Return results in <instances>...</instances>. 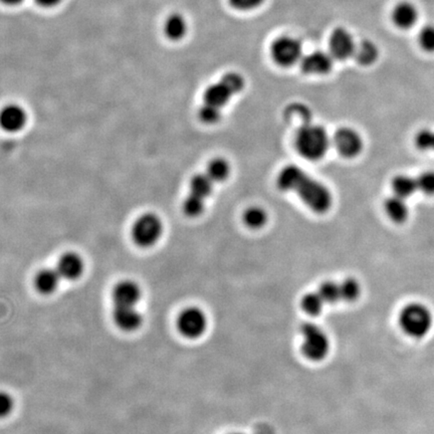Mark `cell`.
I'll use <instances>...</instances> for the list:
<instances>
[{"instance_id":"obj_32","label":"cell","mask_w":434,"mask_h":434,"mask_svg":"<svg viewBox=\"0 0 434 434\" xmlns=\"http://www.w3.org/2000/svg\"><path fill=\"white\" fill-rule=\"evenodd\" d=\"M417 188L424 194L433 195L434 194V172L428 171L421 174L416 179Z\"/></svg>"},{"instance_id":"obj_3","label":"cell","mask_w":434,"mask_h":434,"mask_svg":"<svg viewBox=\"0 0 434 434\" xmlns=\"http://www.w3.org/2000/svg\"><path fill=\"white\" fill-rule=\"evenodd\" d=\"M399 326L407 336L414 339L425 337L433 328V318L423 304L407 305L399 315Z\"/></svg>"},{"instance_id":"obj_4","label":"cell","mask_w":434,"mask_h":434,"mask_svg":"<svg viewBox=\"0 0 434 434\" xmlns=\"http://www.w3.org/2000/svg\"><path fill=\"white\" fill-rule=\"evenodd\" d=\"M163 234V223L158 215L146 213L136 220L132 229L135 244L141 247H150L158 242Z\"/></svg>"},{"instance_id":"obj_13","label":"cell","mask_w":434,"mask_h":434,"mask_svg":"<svg viewBox=\"0 0 434 434\" xmlns=\"http://www.w3.org/2000/svg\"><path fill=\"white\" fill-rule=\"evenodd\" d=\"M113 319L118 328L126 332L136 331L143 322L136 307H114Z\"/></svg>"},{"instance_id":"obj_10","label":"cell","mask_w":434,"mask_h":434,"mask_svg":"<svg viewBox=\"0 0 434 434\" xmlns=\"http://www.w3.org/2000/svg\"><path fill=\"white\" fill-rule=\"evenodd\" d=\"M28 123V114L18 105H9L0 111V128L9 133H18Z\"/></svg>"},{"instance_id":"obj_33","label":"cell","mask_w":434,"mask_h":434,"mask_svg":"<svg viewBox=\"0 0 434 434\" xmlns=\"http://www.w3.org/2000/svg\"><path fill=\"white\" fill-rule=\"evenodd\" d=\"M416 146L421 150H434V132L429 129L419 131L416 137Z\"/></svg>"},{"instance_id":"obj_30","label":"cell","mask_w":434,"mask_h":434,"mask_svg":"<svg viewBox=\"0 0 434 434\" xmlns=\"http://www.w3.org/2000/svg\"><path fill=\"white\" fill-rule=\"evenodd\" d=\"M200 120L203 123L212 124L217 123L218 121L222 118V111L218 107L210 105V104H205L201 107L200 112H198Z\"/></svg>"},{"instance_id":"obj_29","label":"cell","mask_w":434,"mask_h":434,"mask_svg":"<svg viewBox=\"0 0 434 434\" xmlns=\"http://www.w3.org/2000/svg\"><path fill=\"white\" fill-rule=\"evenodd\" d=\"M318 293L323 298L325 303L334 304V303L338 302V300H342L340 283L334 282L322 283L321 287L319 288V292Z\"/></svg>"},{"instance_id":"obj_18","label":"cell","mask_w":434,"mask_h":434,"mask_svg":"<svg viewBox=\"0 0 434 434\" xmlns=\"http://www.w3.org/2000/svg\"><path fill=\"white\" fill-rule=\"evenodd\" d=\"M378 48L372 40H364L356 45L353 57L361 65H371L377 60Z\"/></svg>"},{"instance_id":"obj_37","label":"cell","mask_w":434,"mask_h":434,"mask_svg":"<svg viewBox=\"0 0 434 434\" xmlns=\"http://www.w3.org/2000/svg\"><path fill=\"white\" fill-rule=\"evenodd\" d=\"M254 434H275V431L268 425H259Z\"/></svg>"},{"instance_id":"obj_25","label":"cell","mask_w":434,"mask_h":434,"mask_svg":"<svg viewBox=\"0 0 434 434\" xmlns=\"http://www.w3.org/2000/svg\"><path fill=\"white\" fill-rule=\"evenodd\" d=\"M286 115L291 122L299 123V127L305 125V124L310 123L312 117L309 108L303 105V104H292V105L288 106L287 111H286Z\"/></svg>"},{"instance_id":"obj_17","label":"cell","mask_w":434,"mask_h":434,"mask_svg":"<svg viewBox=\"0 0 434 434\" xmlns=\"http://www.w3.org/2000/svg\"><path fill=\"white\" fill-rule=\"evenodd\" d=\"M60 278H62V276H60L59 271L57 270L45 268L36 276V288L41 293L50 295L59 287Z\"/></svg>"},{"instance_id":"obj_19","label":"cell","mask_w":434,"mask_h":434,"mask_svg":"<svg viewBox=\"0 0 434 434\" xmlns=\"http://www.w3.org/2000/svg\"><path fill=\"white\" fill-rule=\"evenodd\" d=\"M385 212L390 219L395 222H403L408 217V207L403 198L394 195L385 201Z\"/></svg>"},{"instance_id":"obj_21","label":"cell","mask_w":434,"mask_h":434,"mask_svg":"<svg viewBox=\"0 0 434 434\" xmlns=\"http://www.w3.org/2000/svg\"><path fill=\"white\" fill-rule=\"evenodd\" d=\"M244 222L251 229H259L268 222V213L264 208L251 206L244 213Z\"/></svg>"},{"instance_id":"obj_26","label":"cell","mask_w":434,"mask_h":434,"mask_svg":"<svg viewBox=\"0 0 434 434\" xmlns=\"http://www.w3.org/2000/svg\"><path fill=\"white\" fill-rule=\"evenodd\" d=\"M205 200L195 194L189 193L183 202V212L189 217H197L205 212Z\"/></svg>"},{"instance_id":"obj_16","label":"cell","mask_w":434,"mask_h":434,"mask_svg":"<svg viewBox=\"0 0 434 434\" xmlns=\"http://www.w3.org/2000/svg\"><path fill=\"white\" fill-rule=\"evenodd\" d=\"M234 94V91L222 79L217 84H213L206 89L205 103L222 109L223 106L229 103Z\"/></svg>"},{"instance_id":"obj_1","label":"cell","mask_w":434,"mask_h":434,"mask_svg":"<svg viewBox=\"0 0 434 434\" xmlns=\"http://www.w3.org/2000/svg\"><path fill=\"white\" fill-rule=\"evenodd\" d=\"M278 186L283 191L297 194L300 200L318 215L329 212L333 203L329 189L295 165H288L282 169L278 176Z\"/></svg>"},{"instance_id":"obj_39","label":"cell","mask_w":434,"mask_h":434,"mask_svg":"<svg viewBox=\"0 0 434 434\" xmlns=\"http://www.w3.org/2000/svg\"><path fill=\"white\" fill-rule=\"evenodd\" d=\"M235 434H239V433H235Z\"/></svg>"},{"instance_id":"obj_27","label":"cell","mask_w":434,"mask_h":434,"mask_svg":"<svg viewBox=\"0 0 434 434\" xmlns=\"http://www.w3.org/2000/svg\"><path fill=\"white\" fill-rule=\"evenodd\" d=\"M325 304L326 303L324 302L323 298L320 295L319 293H308L302 300L303 309L311 316H317L323 311Z\"/></svg>"},{"instance_id":"obj_20","label":"cell","mask_w":434,"mask_h":434,"mask_svg":"<svg viewBox=\"0 0 434 434\" xmlns=\"http://www.w3.org/2000/svg\"><path fill=\"white\" fill-rule=\"evenodd\" d=\"M164 31L170 40H181L188 31V23L180 14H171L165 23Z\"/></svg>"},{"instance_id":"obj_22","label":"cell","mask_w":434,"mask_h":434,"mask_svg":"<svg viewBox=\"0 0 434 434\" xmlns=\"http://www.w3.org/2000/svg\"><path fill=\"white\" fill-rule=\"evenodd\" d=\"M392 188L395 195L401 198H407L413 195L417 190V183L416 179L406 175H399L395 177L392 181Z\"/></svg>"},{"instance_id":"obj_12","label":"cell","mask_w":434,"mask_h":434,"mask_svg":"<svg viewBox=\"0 0 434 434\" xmlns=\"http://www.w3.org/2000/svg\"><path fill=\"white\" fill-rule=\"evenodd\" d=\"M332 67H333V57L321 50L305 55L300 62L302 71L308 75L328 74Z\"/></svg>"},{"instance_id":"obj_36","label":"cell","mask_w":434,"mask_h":434,"mask_svg":"<svg viewBox=\"0 0 434 434\" xmlns=\"http://www.w3.org/2000/svg\"><path fill=\"white\" fill-rule=\"evenodd\" d=\"M40 6L53 7L60 4L62 0H36Z\"/></svg>"},{"instance_id":"obj_28","label":"cell","mask_w":434,"mask_h":434,"mask_svg":"<svg viewBox=\"0 0 434 434\" xmlns=\"http://www.w3.org/2000/svg\"><path fill=\"white\" fill-rule=\"evenodd\" d=\"M340 290L341 300H345V302H354L360 297V283L354 278H347L343 283H340Z\"/></svg>"},{"instance_id":"obj_5","label":"cell","mask_w":434,"mask_h":434,"mask_svg":"<svg viewBox=\"0 0 434 434\" xmlns=\"http://www.w3.org/2000/svg\"><path fill=\"white\" fill-rule=\"evenodd\" d=\"M303 352L313 361L323 360L328 355L330 341L326 333L315 324H305L302 327Z\"/></svg>"},{"instance_id":"obj_23","label":"cell","mask_w":434,"mask_h":434,"mask_svg":"<svg viewBox=\"0 0 434 434\" xmlns=\"http://www.w3.org/2000/svg\"><path fill=\"white\" fill-rule=\"evenodd\" d=\"M206 174L213 182H222L229 178L230 166L229 162L223 158L212 159L208 163Z\"/></svg>"},{"instance_id":"obj_24","label":"cell","mask_w":434,"mask_h":434,"mask_svg":"<svg viewBox=\"0 0 434 434\" xmlns=\"http://www.w3.org/2000/svg\"><path fill=\"white\" fill-rule=\"evenodd\" d=\"M213 181L207 174H196L190 180V193L207 198L212 192Z\"/></svg>"},{"instance_id":"obj_35","label":"cell","mask_w":434,"mask_h":434,"mask_svg":"<svg viewBox=\"0 0 434 434\" xmlns=\"http://www.w3.org/2000/svg\"><path fill=\"white\" fill-rule=\"evenodd\" d=\"M230 4L239 11H251L263 4L264 0H229Z\"/></svg>"},{"instance_id":"obj_14","label":"cell","mask_w":434,"mask_h":434,"mask_svg":"<svg viewBox=\"0 0 434 434\" xmlns=\"http://www.w3.org/2000/svg\"><path fill=\"white\" fill-rule=\"evenodd\" d=\"M84 266V261L79 254L67 253L60 259L57 271L65 280L74 281L82 276Z\"/></svg>"},{"instance_id":"obj_34","label":"cell","mask_w":434,"mask_h":434,"mask_svg":"<svg viewBox=\"0 0 434 434\" xmlns=\"http://www.w3.org/2000/svg\"><path fill=\"white\" fill-rule=\"evenodd\" d=\"M13 399L11 395L0 392V418L9 416L13 409Z\"/></svg>"},{"instance_id":"obj_38","label":"cell","mask_w":434,"mask_h":434,"mask_svg":"<svg viewBox=\"0 0 434 434\" xmlns=\"http://www.w3.org/2000/svg\"><path fill=\"white\" fill-rule=\"evenodd\" d=\"M0 1L4 2V4H7V6H16V4L23 2V0H0Z\"/></svg>"},{"instance_id":"obj_2","label":"cell","mask_w":434,"mask_h":434,"mask_svg":"<svg viewBox=\"0 0 434 434\" xmlns=\"http://www.w3.org/2000/svg\"><path fill=\"white\" fill-rule=\"evenodd\" d=\"M295 146L303 158L318 161L328 151L330 138L323 127L310 122L298 128Z\"/></svg>"},{"instance_id":"obj_7","label":"cell","mask_w":434,"mask_h":434,"mask_svg":"<svg viewBox=\"0 0 434 434\" xmlns=\"http://www.w3.org/2000/svg\"><path fill=\"white\" fill-rule=\"evenodd\" d=\"M207 328V319L205 313L197 308H189L178 318V329L183 336L196 339L202 336Z\"/></svg>"},{"instance_id":"obj_6","label":"cell","mask_w":434,"mask_h":434,"mask_svg":"<svg viewBox=\"0 0 434 434\" xmlns=\"http://www.w3.org/2000/svg\"><path fill=\"white\" fill-rule=\"evenodd\" d=\"M271 57L278 65L291 67L302 58V45L297 38L282 36L273 43Z\"/></svg>"},{"instance_id":"obj_11","label":"cell","mask_w":434,"mask_h":434,"mask_svg":"<svg viewBox=\"0 0 434 434\" xmlns=\"http://www.w3.org/2000/svg\"><path fill=\"white\" fill-rule=\"evenodd\" d=\"M140 299L141 288L133 281H122L114 288V307H136Z\"/></svg>"},{"instance_id":"obj_9","label":"cell","mask_w":434,"mask_h":434,"mask_svg":"<svg viewBox=\"0 0 434 434\" xmlns=\"http://www.w3.org/2000/svg\"><path fill=\"white\" fill-rule=\"evenodd\" d=\"M329 47L333 59L344 60L353 57L356 45L348 31L338 28L330 36Z\"/></svg>"},{"instance_id":"obj_8","label":"cell","mask_w":434,"mask_h":434,"mask_svg":"<svg viewBox=\"0 0 434 434\" xmlns=\"http://www.w3.org/2000/svg\"><path fill=\"white\" fill-rule=\"evenodd\" d=\"M334 146L337 151L345 158L358 156L363 149V140L361 136L351 128H340L335 133Z\"/></svg>"},{"instance_id":"obj_15","label":"cell","mask_w":434,"mask_h":434,"mask_svg":"<svg viewBox=\"0 0 434 434\" xmlns=\"http://www.w3.org/2000/svg\"><path fill=\"white\" fill-rule=\"evenodd\" d=\"M418 18V11L411 2H400L392 11V21L395 26L402 30H408L416 24Z\"/></svg>"},{"instance_id":"obj_31","label":"cell","mask_w":434,"mask_h":434,"mask_svg":"<svg viewBox=\"0 0 434 434\" xmlns=\"http://www.w3.org/2000/svg\"><path fill=\"white\" fill-rule=\"evenodd\" d=\"M419 45L428 53L434 52V26H425L419 33Z\"/></svg>"}]
</instances>
